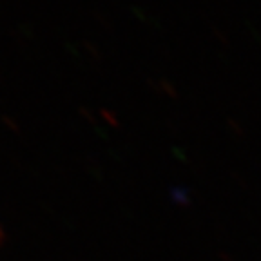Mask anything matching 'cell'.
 I'll use <instances>...</instances> for the list:
<instances>
[]
</instances>
